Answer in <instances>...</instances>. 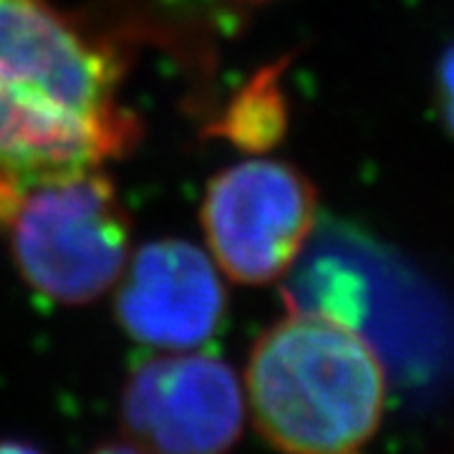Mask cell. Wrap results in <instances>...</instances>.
<instances>
[{
    "label": "cell",
    "mask_w": 454,
    "mask_h": 454,
    "mask_svg": "<svg viewBox=\"0 0 454 454\" xmlns=\"http://www.w3.org/2000/svg\"><path fill=\"white\" fill-rule=\"evenodd\" d=\"M116 51L51 0H0V172L38 177L127 157L142 121Z\"/></svg>",
    "instance_id": "1"
},
{
    "label": "cell",
    "mask_w": 454,
    "mask_h": 454,
    "mask_svg": "<svg viewBox=\"0 0 454 454\" xmlns=\"http://www.w3.org/2000/svg\"><path fill=\"white\" fill-rule=\"evenodd\" d=\"M253 424L283 454H358L387 404V372L361 328L324 310L288 309L245 369Z\"/></svg>",
    "instance_id": "2"
},
{
    "label": "cell",
    "mask_w": 454,
    "mask_h": 454,
    "mask_svg": "<svg viewBox=\"0 0 454 454\" xmlns=\"http://www.w3.org/2000/svg\"><path fill=\"white\" fill-rule=\"evenodd\" d=\"M0 235L20 278L61 306L98 301L129 262V212L101 167L3 177Z\"/></svg>",
    "instance_id": "3"
},
{
    "label": "cell",
    "mask_w": 454,
    "mask_h": 454,
    "mask_svg": "<svg viewBox=\"0 0 454 454\" xmlns=\"http://www.w3.org/2000/svg\"><path fill=\"white\" fill-rule=\"evenodd\" d=\"M316 184L278 160H245L215 175L200 212L210 258L243 286L288 276L316 230Z\"/></svg>",
    "instance_id": "4"
},
{
    "label": "cell",
    "mask_w": 454,
    "mask_h": 454,
    "mask_svg": "<svg viewBox=\"0 0 454 454\" xmlns=\"http://www.w3.org/2000/svg\"><path fill=\"white\" fill-rule=\"evenodd\" d=\"M119 411L146 454H225L243 434L245 391L223 358L172 351L129 373Z\"/></svg>",
    "instance_id": "5"
},
{
    "label": "cell",
    "mask_w": 454,
    "mask_h": 454,
    "mask_svg": "<svg viewBox=\"0 0 454 454\" xmlns=\"http://www.w3.org/2000/svg\"><path fill=\"white\" fill-rule=\"evenodd\" d=\"M116 286V321L131 339L152 348L195 351L225 318L220 268L187 240L139 247Z\"/></svg>",
    "instance_id": "6"
},
{
    "label": "cell",
    "mask_w": 454,
    "mask_h": 454,
    "mask_svg": "<svg viewBox=\"0 0 454 454\" xmlns=\"http://www.w3.org/2000/svg\"><path fill=\"white\" fill-rule=\"evenodd\" d=\"M283 68L286 61L262 68L232 98L225 116L220 119L217 134H223L245 152H265L276 146L288 129V101L280 86Z\"/></svg>",
    "instance_id": "7"
},
{
    "label": "cell",
    "mask_w": 454,
    "mask_h": 454,
    "mask_svg": "<svg viewBox=\"0 0 454 454\" xmlns=\"http://www.w3.org/2000/svg\"><path fill=\"white\" fill-rule=\"evenodd\" d=\"M437 94H439V106L444 114V121L452 131L454 137V46L444 51L442 61H439L437 71Z\"/></svg>",
    "instance_id": "8"
},
{
    "label": "cell",
    "mask_w": 454,
    "mask_h": 454,
    "mask_svg": "<svg viewBox=\"0 0 454 454\" xmlns=\"http://www.w3.org/2000/svg\"><path fill=\"white\" fill-rule=\"evenodd\" d=\"M0 454H43L35 444L18 439H0Z\"/></svg>",
    "instance_id": "9"
},
{
    "label": "cell",
    "mask_w": 454,
    "mask_h": 454,
    "mask_svg": "<svg viewBox=\"0 0 454 454\" xmlns=\"http://www.w3.org/2000/svg\"><path fill=\"white\" fill-rule=\"evenodd\" d=\"M91 454H146L145 450H139L137 444H101Z\"/></svg>",
    "instance_id": "10"
},
{
    "label": "cell",
    "mask_w": 454,
    "mask_h": 454,
    "mask_svg": "<svg viewBox=\"0 0 454 454\" xmlns=\"http://www.w3.org/2000/svg\"><path fill=\"white\" fill-rule=\"evenodd\" d=\"M250 3H265V0H250Z\"/></svg>",
    "instance_id": "11"
}]
</instances>
